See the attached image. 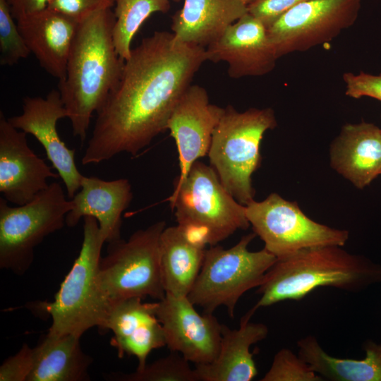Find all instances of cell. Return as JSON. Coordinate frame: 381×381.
<instances>
[{
  "instance_id": "cell-17",
  "label": "cell",
  "mask_w": 381,
  "mask_h": 381,
  "mask_svg": "<svg viewBox=\"0 0 381 381\" xmlns=\"http://www.w3.org/2000/svg\"><path fill=\"white\" fill-rule=\"evenodd\" d=\"M156 303L130 298L111 306L107 326L114 334L111 345L120 358L135 356L137 370L145 366L152 351L166 346L164 331L155 313Z\"/></svg>"
},
{
  "instance_id": "cell-22",
  "label": "cell",
  "mask_w": 381,
  "mask_h": 381,
  "mask_svg": "<svg viewBox=\"0 0 381 381\" xmlns=\"http://www.w3.org/2000/svg\"><path fill=\"white\" fill-rule=\"evenodd\" d=\"M248 5L246 0H185L172 18V33L184 43L205 48L248 13Z\"/></svg>"
},
{
  "instance_id": "cell-31",
  "label": "cell",
  "mask_w": 381,
  "mask_h": 381,
  "mask_svg": "<svg viewBox=\"0 0 381 381\" xmlns=\"http://www.w3.org/2000/svg\"><path fill=\"white\" fill-rule=\"evenodd\" d=\"M33 348L24 344L0 366V381H27L33 366Z\"/></svg>"
},
{
  "instance_id": "cell-13",
  "label": "cell",
  "mask_w": 381,
  "mask_h": 381,
  "mask_svg": "<svg viewBox=\"0 0 381 381\" xmlns=\"http://www.w3.org/2000/svg\"><path fill=\"white\" fill-rule=\"evenodd\" d=\"M68 118V112L58 90L44 97H25L23 112L8 118L16 128L32 135L44 147L48 159L63 181L67 195L72 198L80 188L84 176L75 162V151L68 148L59 137L57 121Z\"/></svg>"
},
{
  "instance_id": "cell-14",
  "label": "cell",
  "mask_w": 381,
  "mask_h": 381,
  "mask_svg": "<svg viewBox=\"0 0 381 381\" xmlns=\"http://www.w3.org/2000/svg\"><path fill=\"white\" fill-rule=\"evenodd\" d=\"M224 108L210 102L205 88L190 85L174 109L167 125L174 139L179 160V175L174 188L184 181L191 167L208 154L212 133Z\"/></svg>"
},
{
  "instance_id": "cell-23",
  "label": "cell",
  "mask_w": 381,
  "mask_h": 381,
  "mask_svg": "<svg viewBox=\"0 0 381 381\" xmlns=\"http://www.w3.org/2000/svg\"><path fill=\"white\" fill-rule=\"evenodd\" d=\"M159 249L165 293L187 296L200 270L206 245L177 224L164 229Z\"/></svg>"
},
{
  "instance_id": "cell-35",
  "label": "cell",
  "mask_w": 381,
  "mask_h": 381,
  "mask_svg": "<svg viewBox=\"0 0 381 381\" xmlns=\"http://www.w3.org/2000/svg\"><path fill=\"white\" fill-rule=\"evenodd\" d=\"M247 4H249L250 3L254 1H256V0H246Z\"/></svg>"
},
{
  "instance_id": "cell-7",
  "label": "cell",
  "mask_w": 381,
  "mask_h": 381,
  "mask_svg": "<svg viewBox=\"0 0 381 381\" xmlns=\"http://www.w3.org/2000/svg\"><path fill=\"white\" fill-rule=\"evenodd\" d=\"M256 234L250 233L229 248L212 246L187 297L205 313L225 306L231 318L239 298L248 290L258 287L277 258L265 248L250 251L248 245Z\"/></svg>"
},
{
  "instance_id": "cell-15",
  "label": "cell",
  "mask_w": 381,
  "mask_h": 381,
  "mask_svg": "<svg viewBox=\"0 0 381 381\" xmlns=\"http://www.w3.org/2000/svg\"><path fill=\"white\" fill-rule=\"evenodd\" d=\"M205 52L207 61L226 62L233 78L266 75L279 59L267 28L249 13L229 25Z\"/></svg>"
},
{
  "instance_id": "cell-18",
  "label": "cell",
  "mask_w": 381,
  "mask_h": 381,
  "mask_svg": "<svg viewBox=\"0 0 381 381\" xmlns=\"http://www.w3.org/2000/svg\"><path fill=\"white\" fill-rule=\"evenodd\" d=\"M132 198L131 186L126 179L105 181L84 176L80 189L71 200L73 206L66 216V225L73 227L81 218L92 217L97 219L106 243L119 240L122 214Z\"/></svg>"
},
{
  "instance_id": "cell-28",
  "label": "cell",
  "mask_w": 381,
  "mask_h": 381,
  "mask_svg": "<svg viewBox=\"0 0 381 381\" xmlns=\"http://www.w3.org/2000/svg\"><path fill=\"white\" fill-rule=\"evenodd\" d=\"M6 0H0V64L13 66L30 54Z\"/></svg>"
},
{
  "instance_id": "cell-32",
  "label": "cell",
  "mask_w": 381,
  "mask_h": 381,
  "mask_svg": "<svg viewBox=\"0 0 381 381\" xmlns=\"http://www.w3.org/2000/svg\"><path fill=\"white\" fill-rule=\"evenodd\" d=\"M343 79L346 84V95L359 99L369 97L381 102V73L372 75L360 72L358 74L345 73Z\"/></svg>"
},
{
  "instance_id": "cell-36",
  "label": "cell",
  "mask_w": 381,
  "mask_h": 381,
  "mask_svg": "<svg viewBox=\"0 0 381 381\" xmlns=\"http://www.w3.org/2000/svg\"><path fill=\"white\" fill-rule=\"evenodd\" d=\"M173 1H176V2H178V1H181V0H173Z\"/></svg>"
},
{
  "instance_id": "cell-25",
  "label": "cell",
  "mask_w": 381,
  "mask_h": 381,
  "mask_svg": "<svg viewBox=\"0 0 381 381\" xmlns=\"http://www.w3.org/2000/svg\"><path fill=\"white\" fill-rule=\"evenodd\" d=\"M298 356L322 378L332 381H381V344L367 340L364 358H340L328 354L309 335L297 342Z\"/></svg>"
},
{
  "instance_id": "cell-29",
  "label": "cell",
  "mask_w": 381,
  "mask_h": 381,
  "mask_svg": "<svg viewBox=\"0 0 381 381\" xmlns=\"http://www.w3.org/2000/svg\"><path fill=\"white\" fill-rule=\"evenodd\" d=\"M322 377L314 372L298 355L289 349H280L261 381H321Z\"/></svg>"
},
{
  "instance_id": "cell-16",
  "label": "cell",
  "mask_w": 381,
  "mask_h": 381,
  "mask_svg": "<svg viewBox=\"0 0 381 381\" xmlns=\"http://www.w3.org/2000/svg\"><path fill=\"white\" fill-rule=\"evenodd\" d=\"M26 135L0 111V192L16 205L28 202L47 188L49 178L59 176L29 147Z\"/></svg>"
},
{
  "instance_id": "cell-27",
  "label": "cell",
  "mask_w": 381,
  "mask_h": 381,
  "mask_svg": "<svg viewBox=\"0 0 381 381\" xmlns=\"http://www.w3.org/2000/svg\"><path fill=\"white\" fill-rule=\"evenodd\" d=\"M182 355L176 352L161 358L141 370L131 373H114L109 380L121 381H198L195 368H191Z\"/></svg>"
},
{
  "instance_id": "cell-19",
  "label": "cell",
  "mask_w": 381,
  "mask_h": 381,
  "mask_svg": "<svg viewBox=\"0 0 381 381\" xmlns=\"http://www.w3.org/2000/svg\"><path fill=\"white\" fill-rule=\"evenodd\" d=\"M16 23L40 66L52 77L62 80L78 23L48 7L25 15Z\"/></svg>"
},
{
  "instance_id": "cell-34",
  "label": "cell",
  "mask_w": 381,
  "mask_h": 381,
  "mask_svg": "<svg viewBox=\"0 0 381 381\" xmlns=\"http://www.w3.org/2000/svg\"><path fill=\"white\" fill-rule=\"evenodd\" d=\"M15 20L47 7L50 0H6Z\"/></svg>"
},
{
  "instance_id": "cell-12",
  "label": "cell",
  "mask_w": 381,
  "mask_h": 381,
  "mask_svg": "<svg viewBox=\"0 0 381 381\" xmlns=\"http://www.w3.org/2000/svg\"><path fill=\"white\" fill-rule=\"evenodd\" d=\"M187 296L166 294L156 303L166 346L195 365L207 364L217 357L222 325L212 313L200 314Z\"/></svg>"
},
{
  "instance_id": "cell-10",
  "label": "cell",
  "mask_w": 381,
  "mask_h": 381,
  "mask_svg": "<svg viewBox=\"0 0 381 381\" xmlns=\"http://www.w3.org/2000/svg\"><path fill=\"white\" fill-rule=\"evenodd\" d=\"M247 219L265 248L277 259L298 250L322 246H344L349 233L318 223L296 202L271 193L262 201L246 205Z\"/></svg>"
},
{
  "instance_id": "cell-8",
  "label": "cell",
  "mask_w": 381,
  "mask_h": 381,
  "mask_svg": "<svg viewBox=\"0 0 381 381\" xmlns=\"http://www.w3.org/2000/svg\"><path fill=\"white\" fill-rule=\"evenodd\" d=\"M165 222H157L135 231L128 240L108 243L101 257L98 277L101 288L112 306L130 298L150 296L162 300L163 287L159 243Z\"/></svg>"
},
{
  "instance_id": "cell-6",
  "label": "cell",
  "mask_w": 381,
  "mask_h": 381,
  "mask_svg": "<svg viewBox=\"0 0 381 381\" xmlns=\"http://www.w3.org/2000/svg\"><path fill=\"white\" fill-rule=\"evenodd\" d=\"M169 201L178 225L206 246H215L250 226L246 206L226 190L211 166L199 161Z\"/></svg>"
},
{
  "instance_id": "cell-33",
  "label": "cell",
  "mask_w": 381,
  "mask_h": 381,
  "mask_svg": "<svg viewBox=\"0 0 381 381\" xmlns=\"http://www.w3.org/2000/svg\"><path fill=\"white\" fill-rule=\"evenodd\" d=\"M307 0H256L248 5V13L267 28L291 8Z\"/></svg>"
},
{
  "instance_id": "cell-4",
  "label": "cell",
  "mask_w": 381,
  "mask_h": 381,
  "mask_svg": "<svg viewBox=\"0 0 381 381\" xmlns=\"http://www.w3.org/2000/svg\"><path fill=\"white\" fill-rule=\"evenodd\" d=\"M83 238L80 250L62 282L52 302L39 306L52 318L48 332L81 337L97 327L107 331L111 306L103 292L98 269L105 238L97 219L83 218Z\"/></svg>"
},
{
  "instance_id": "cell-20",
  "label": "cell",
  "mask_w": 381,
  "mask_h": 381,
  "mask_svg": "<svg viewBox=\"0 0 381 381\" xmlns=\"http://www.w3.org/2000/svg\"><path fill=\"white\" fill-rule=\"evenodd\" d=\"M332 167L358 188L381 174V128L361 122L345 125L331 146Z\"/></svg>"
},
{
  "instance_id": "cell-24",
  "label": "cell",
  "mask_w": 381,
  "mask_h": 381,
  "mask_svg": "<svg viewBox=\"0 0 381 381\" xmlns=\"http://www.w3.org/2000/svg\"><path fill=\"white\" fill-rule=\"evenodd\" d=\"M81 337L48 332L33 348V366L27 381H87L92 358L80 344Z\"/></svg>"
},
{
  "instance_id": "cell-1",
  "label": "cell",
  "mask_w": 381,
  "mask_h": 381,
  "mask_svg": "<svg viewBox=\"0 0 381 381\" xmlns=\"http://www.w3.org/2000/svg\"><path fill=\"white\" fill-rule=\"evenodd\" d=\"M205 48L155 31L132 49L115 87L97 112L82 158L87 165L127 152L136 155L160 133L195 73Z\"/></svg>"
},
{
  "instance_id": "cell-2",
  "label": "cell",
  "mask_w": 381,
  "mask_h": 381,
  "mask_svg": "<svg viewBox=\"0 0 381 381\" xmlns=\"http://www.w3.org/2000/svg\"><path fill=\"white\" fill-rule=\"evenodd\" d=\"M115 16L111 9L78 23L65 77L58 90L68 112L73 134L83 143L94 112L101 108L119 81L125 61L113 40Z\"/></svg>"
},
{
  "instance_id": "cell-9",
  "label": "cell",
  "mask_w": 381,
  "mask_h": 381,
  "mask_svg": "<svg viewBox=\"0 0 381 381\" xmlns=\"http://www.w3.org/2000/svg\"><path fill=\"white\" fill-rule=\"evenodd\" d=\"M8 202L0 198V267L22 275L32 265L35 248L66 224L73 205L56 181L25 204Z\"/></svg>"
},
{
  "instance_id": "cell-3",
  "label": "cell",
  "mask_w": 381,
  "mask_h": 381,
  "mask_svg": "<svg viewBox=\"0 0 381 381\" xmlns=\"http://www.w3.org/2000/svg\"><path fill=\"white\" fill-rule=\"evenodd\" d=\"M341 247H312L277 259L258 287L260 298L250 310L299 301L322 286L356 292L381 282V265Z\"/></svg>"
},
{
  "instance_id": "cell-11",
  "label": "cell",
  "mask_w": 381,
  "mask_h": 381,
  "mask_svg": "<svg viewBox=\"0 0 381 381\" xmlns=\"http://www.w3.org/2000/svg\"><path fill=\"white\" fill-rule=\"evenodd\" d=\"M361 0H307L267 28L278 58L328 42L356 20Z\"/></svg>"
},
{
  "instance_id": "cell-21",
  "label": "cell",
  "mask_w": 381,
  "mask_h": 381,
  "mask_svg": "<svg viewBox=\"0 0 381 381\" xmlns=\"http://www.w3.org/2000/svg\"><path fill=\"white\" fill-rule=\"evenodd\" d=\"M245 315L238 329H231L222 325L219 353L207 364L195 365L198 381H250L258 374L250 346L265 339L267 327L262 323L250 322Z\"/></svg>"
},
{
  "instance_id": "cell-30",
  "label": "cell",
  "mask_w": 381,
  "mask_h": 381,
  "mask_svg": "<svg viewBox=\"0 0 381 381\" xmlns=\"http://www.w3.org/2000/svg\"><path fill=\"white\" fill-rule=\"evenodd\" d=\"M116 0H50L47 7L80 23L90 15L111 9Z\"/></svg>"
},
{
  "instance_id": "cell-26",
  "label": "cell",
  "mask_w": 381,
  "mask_h": 381,
  "mask_svg": "<svg viewBox=\"0 0 381 381\" xmlns=\"http://www.w3.org/2000/svg\"><path fill=\"white\" fill-rule=\"evenodd\" d=\"M113 40L124 61L131 54V42L143 23L154 13L169 10V0H116Z\"/></svg>"
},
{
  "instance_id": "cell-5",
  "label": "cell",
  "mask_w": 381,
  "mask_h": 381,
  "mask_svg": "<svg viewBox=\"0 0 381 381\" xmlns=\"http://www.w3.org/2000/svg\"><path fill=\"white\" fill-rule=\"evenodd\" d=\"M276 126L270 108L239 112L228 105L212 133L210 165L226 190L245 206L254 200L252 175L260 166L261 140Z\"/></svg>"
}]
</instances>
